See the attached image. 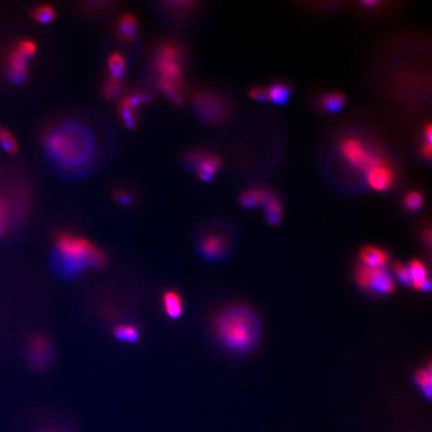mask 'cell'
<instances>
[{
    "instance_id": "f1b7e54d",
    "label": "cell",
    "mask_w": 432,
    "mask_h": 432,
    "mask_svg": "<svg viewBox=\"0 0 432 432\" xmlns=\"http://www.w3.org/2000/svg\"><path fill=\"white\" fill-rule=\"evenodd\" d=\"M0 144L6 152L10 153V154H17L18 152L17 141L8 130H6L0 137Z\"/></svg>"
},
{
    "instance_id": "836d02e7",
    "label": "cell",
    "mask_w": 432,
    "mask_h": 432,
    "mask_svg": "<svg viewBox=\"0 0 432 432\" xmlns=\"http://www.w3.org/2000/svg\"><path fill=\"white\" fill-rule=\"evenodd\" d=\"M114 197H116V201L120 204L121 206H130L135 202L134 195L126 190L117 191Z\"/></svg>"
},
{
    "instance_id": "d6a6232c",
    "label": "cell",
    "mask_w": 432,
    "mask_h": 432,
    "mask_svg": "<svg viewBox=\"0 0 432 432\" xmlns=\"http://www.w3.org/2000/svg\"><path fill=\"white\" fill-rule=\"evenodd\" d=\"M8 206L4 200L0 199V235L6 233L8 227Z\"/></svg>"
},
{
    "instance_id": "d590c367",
    "label": "cell",
    "mask_w": 432,
    "mask_h": 432,
    "mask_svg": "<svg viewBox=\"0 0 432 432\" xmlns=\"http://www.w3.org/2000/svg\"><path fill=\"white\" fill-rule=\"evenodd\" d=\"M422 153L423 157L426 159H431V143H427L423 144L422 147Z\"/></svg>"
},
{
    "instance_id": "8d00e7d4",
    "label": "cell",
    "mask_w": 432,
    "mask_h": 432,
    "mask_svg": "<svg viewBox=\"0 0 432 432\" xmlns=\"http://www.w3.org/2000/svg\"><path fill=\"white\" fill-rule=\"evenodd\" d=\"M6 128L2 127V126H0V137H1V135L3 134V132H6Z\"/></svg>"
},
{
    "instance_id": "ba28073f",
    "label": "cell",
    "mask_w": 432,
    "mask_h": 432,
    "mask_svg": "<svg viewBox=\"0 0 432 432\" xmlns=\"http://www.w3.org/2000/svg\"><path fill=\"white\" fill-rule=\"evenodd\" d=\"M341 152L352 168L366 173L382 159L379 155L369 152L368 148L354 137H348L342 141Z\"/></svg>"
},
{
    "instance_id": "52a82bcc",
    "label": "cell",
    "mask_w": 432,
    "mask_h": 432,
    "mask_svg": "<svg viewBox=\"0 0 432 432\" xmlns=\"http://www.w3.org/2000/svg\"><path fill=\"white\" fill-rule=\"evenodd\" d=\"M193 112L201 120L217 123L224 118L225 105L222 99L215 92L199 90L191 98Z\"/></svg>"
},
{
    "instance_id": "9c48e42d",
    "label": "cell",
    "mask_w": 432,
    "mask_h": 432,
    "mask_svg": "<svg viewBox=\"0 0 432 432\" xmlns=\"http://www.w3.org/2000/svg\"><path fill=\"white\" fill-rule=\"evenodd\" d=\"M26 357L33 368H48L53 359L51 342L44 335H35L27 343Z\"/></svg>"
},
{
    "instance_id": "30bf717a",
    "label": "cell",
    "mask_w": 432,
    "mask_h": 432,
    "mask_svg": "<svg viewBox=\"0 0 432 432\" xmlns=\"http://www.w3.org/2000/svg\"><path fill=\"white\" fill-rule=\"evenodd\" d=\"M186 163L191 170H197L202 181L211 180L222 166V161L216 155L204 152L188 153Z\"/></svg>"
},
{
    "instance_id": "83f0119b",
    "label": "cell",
    "mask_w": 432,
    "mask_h": 432,
    "mask_svg": "<svg viewBox=\"0 0 432 432\" xmlns=\"http://www.w3.org/2000/svg\"><path fill=\"white\" fill-rule=\"evenodd\" d=\"M423 204V197L418 191H409L405 195L404 198V206L405 208L411 213L417 211Z\"/></svg>"
},
{
    "instance_id": "4dcf8cb0",
    "label": "cell",
    "mask_w": 432,
    "mask_h": 432,
    "mask_svg": "<svg viewBox=\"0 0 432 432\" xmlns=\"http://www.w3.org/2000/svg\"><path fill=\"white\" fill-rule=\"evenodd\" d=\"M134 108L130 107L129 105L123 99L120 105L121 118L125 121V125L129 128H134L135 126V116Z\"/></svg>"
},
{
    "instance_id": "277c9868",
    "label": "cell",
    "mask_w": 432,
    "mask_h": 432,
    "mask_svg": "<svg viewBox=\"0 0 432 432\" xmlns=\"http://www.w3.org/2000/svg\"><path fill=\"white\" fill-rule=\"evenodd\" d=\"M237 237L224 222H213L200 227L195 235V247L202 260L219 262L233 254Z\"/></svg>"
},
{
    "instance_id": "d6986e66",
    "label": "cell",
    "mask_w": 432,
    "mask_h": 432,
    "mask_svg": "<svg viewBox=\"0 0 432 432\" xmlns=\"http://www.w3.org/2000/svg\"><path fill=\"white\" fill-rule=\"evenodd\" d=\"M114 336L117 341L127 342V343H135L138 341L139 330L136 326L128 323H121L116 325L114 330Z\"/></svg>"
},
{
    "instance_id": "8fae6325",
    "label": "cell",
    "mask_w": 432,
    "mask_h": 432,
    "mask_svg": "<svg viewBox=\"0 0 432 432\" xmlns=\"http://www.w3.org/2000/svg\"><path fill=\"white\" fill-rule=\"evenodd\" d=\"M366 179H368L369 186L373 190L382 192L390 188L395 183V173L388 162L382 157L366 172Z\"/></svg>"
},
{
    "instance_id": "ac0fdd59",
    "label": "cell",
    "mask_w": 432,
    "mask_h": 432,
    "mask_svg": "<svg viewBox=\"0 0 432 432\" xmlns=\"http://www.w3.org/2000/svg\"><path fill=\"white\" fill-rule=\"evenodd\" d=\"M319 103L325 111L336 114L341 111L345 105V98L339 92H328L321 96Z\"/></svg>"
},
{
    "instance_id": "f546056e",
    "label": "cell",
    "mask_w": 432,
    "mask_h": 432,
    "mask_svg": "<svg viewBox=\"0 0 432 432\" xmlns=\"http://www.w3.org/2000/svg\"><path fill=\"white\" fill-rule=\"evenodd\" d=\"M393 271H395L396 278L402 285L408 287H413L407 267H405L402 263H395V267H393Z\"/></svg>"
},
{
    "instance_id": "8992f818",
    "label": "cell",
    "mask_w": 432,
    "mask_h": 432,
    "mask_svg": "<svg viewBox=\"0 0 432 432\" xmlns=\"http://www.w3.org/2000/svg\"><path fill=\"white\" fill-rule=\"evenodd\" d=\"M355 281L361 289L377 296H388L395 290V280L386 269H371L360 265L355 271Z\"/></svg>"
},
{
    "instance_id": "4fadbf2b",
    "label": "cell",
    "mask_w": 432,
    "mask_h": 432,
    "mask_svg": "<svg viewBox=\"0 0 432 432\" xmlns=\"http://www.w3.org/2000/svg\"><path fill=\"white\" fill-rule=\"evenodd\" d=\"M360 260L364 267L381 269L386 267L388 261V254L384 249L368 245L360 251Z\"/></svg>"
},
{
    "instance_id": "5bb4252c",
    "label": "cell",
    "mask_w": 432,
    "mask_h": 432,
    "mask_svg": "<svg viewBox=\"0 0 432 432\" xmlns=\"http://www.w3.org/2000/svg\"><path fill=\"white\" fill-rule=\"evenodd\" d=\"M161 6V12L164 15H168L166 18H170V21H181L186 15L192 11L195 2L189 1H177V2H163L159 3Z\"/></svg>"
},
{
    "instance_id": "ffe728a7",
    "label": "cell",
    "mask_w": 432,
    "mask_h": 432,
    "mask_svg": "<svg viewBox=\"0 0 432 432\" xmlns=\"http://www.w3.org/2000/svg\"><path fill=\"white\" fill-rule=\"evenodd\" d=\"M263 206L265 207V215H267L269 224L271 225L279 224L281 218H282V206H281L278 198L272 193Z\"/></svg>"
},
{
    "instance_id": "d4e9b609",
    "label": "cell",
    "mask_w": 432,
    "mask_h": 432,
    "mask_svg": "<svg viewBox=\"0 0 432 432\" xmlns=\"http://www.w3.org/2000/svg\"><path fill=\"white\" fill-rule=\"evenodd\" d=\"M107 66L110 74L109 78L117 80H123V75L125 73V58L120 54H111L108 57Z\"/></svg>"
},
{
    "instance_id": "484cf974",
    "label": "cell",
    "mask_w": 432,
    "mask_h": 432,
    "mask_svg": "<svg viewBox=\"0 0 432 432\" xmlns=\"http://www.w3.org/2000/svg\"><path fill=\"white\" fill-rule=\"evenodd\" d=\"M123 90V83L121 80H114V78H107L103 83L102 92L105 98L114 100L120 96Z\"/></svg>"
},
{
    "instance_id": "cb8c5ba5",
    "label": "cell",
    "mask_w": 432,
    "mask_h": 432,
    "mask_svg": "<svg viewBox=\"0 0 432 432\" xmlns=\"http://www.w3.org/2000/svg\"><path fill=\"white\" fill-rule=\"evenodd\" d=\"M37 432H75L71 422H67L62 416H56L51 420H46L38 429Z\"/></svg>"
},
{
    "instance_id": "7c38bea8",
    "label": "cell",
    "mask_w": 432,
    "mask_h": 432,
    "mask_svg": "<svg viewBox=\"0 0 432 432\" xmlns=\"http://www.w3.org/2000/svg\"><path fill=\"white\" fill-rule=\"evenodd\" d=\"M162 305L165 314L172 321L180 318L183 314V299L177 290L168 289L162 294Z\"/></svg>"
},
{
    "instance_id": "44dd1931",
    "label": "cell",
    "mask_w": 432,
    "mask_h": 432,
    "mask_svg": "<svg viewBox=\"0 0 432 432\" xmlns=\"http://www.w3.org/2000/svg\"><path fill=\"white\" fill-rule=\"evenodd\" d=\"M414 378H415L416 384H417L418 388L422 391L423 396L427 400L431 399L432 395V372L431 366H429L427 368L418 369L415 375H414Z\"/></svg>"
},
{
    "instance_id": "6da1fadb",
    "label": "cell",
    "mask_w": 432,
    "mask_h": 432,
    "mask_svg": "<svg viewBox=\"0 0 432 432\" xmlns=\"http://www.w3.org/2000/svg\"><path fill=\"white\" fill-rule=\"evenodd\" d=\"M44 148L49 166L63 179L85 177L98 161L96 135L80 119H64L53 126L45 134Z\"/></svg>"
},
{
    "instance_id": "7402d4cb",
    "label": "cell",
    "mask_w": 432,
    "mask_h": 432,
    "mask_svg": "<svg viewBox=\"0 0 432 432\" xmlns=\"http://www.w3.org/2000/svg\"><path fill=\"white\" fill-rule=\"evenodd\" d=\"M407 269H408L411 285H413L411 287L417 289V287L422 285L424 281L429 280L426 267H424L422 261L417 260H411L408 267H407Z\"/></svg>"
},
{
    "instance_id": "2e32d148",
    "label": "cell",
    "mask_w": 432,
    "mask_h": 432,
    "mask_svg": "<svg viewBox=\"0 0 432 432\" xmlns=\"http://www.w3.org/2000/svg\"><path fill=\"white\" fill-rule=\"evenodd\" d=\"M272 193L264 189L254 188L245 191L240 197V202L246 208H254V207L264 206L267 200L269 199Z\"/></svg>"
},
{
    "instance_id": "1f68e13d",
    "label": "cell",
    "mask_w": 432,
    "mask_h": 432,
    "mask_svg": "<svg viewBox=\"0 0 432 432\" xmlns=\"http://www.w3.org/2000/svg\"><path fill=\"white\" fill-rule=\"evenodd\" d=\"M17 51H19L24 57H31V56L35 55L36 51L35 42H30V40H22V42L18 44Z\"/></svg>"
},
{
    "instance_id": "e575fe53",
    "label": "cell",
    "mask_w": 432,
    "mask_h": 432,
    "mask_svg": "<svg viewBox=\"0 0 432 432\" xmlns=\"http://www.w3.org/2000/svg\"><path fill=\"white\" fill-rule=\"evenodd\" d=\"M249 96L256 101L269 100V92L267 87H254L249 91Z\"/></svg>"
},
{
    "instance_id": "3957f363",
    "label": "cell",
    "mask_w": 432,
    "mask_h": 432,
    "mask_svg": "<svg viewBox=\"0 0 432 432\" xmlns=\"http://www.w3.org/2000/svg\"><path fill=\"white\" fill-rule=\"evenodd\" d=\"M215 333L225 350L242 354L251 352L260 343L262 323L252 308L236 305L218 315Z\"/></svg>"
},
{
    "instance_id": "7a4b0ae2",
    "label": "cell",
    "mask_w": 432,
    "mask_h": 432,
    "mask_svg": "<svg viewBox=\"0 0 432 432\" xmlns=\"http://www.w3.org/2000/svg\"><path fill=\"white\" fill-rule=\"evenodd\" d=\"M107 263L105 252L89 240L71 233L56 235L51 267L58 278L74 279L85 269H103Z\"/></svg>"
},
{
    "instance_id": "603a6c76",
    "label": "cell",
    "mask_w": 432,
    "mask_h": 432,
    "mask_svg": "<svg viewBox=\"0 0 432 432\" xmlns=\"http://www.w3.org/2000/svg\"><path fill=\"white\" fill-rule=\"evenodd\" d=\"M267 92H269V100L276 105H285L291 96L289 87L283 82L273 83L267 89Z\"/></svg>"
},
{
    "instance_id": "9a60e30c",
    "label": "cell",
    "mask_w": 432,
    "mask_h": 432,
    "mask_svg": "<svg viewBox=\"0 0 432 432\" xmlns=\"http://www.w3.org/2000/svg\"><path fill=\"white\" fill-rule=\"evenodd\" d=\"M27 58L17 49L9 55V80L15 83L22 82L26 78Z\"/></svg>"
},
{
    "instance_id": "5b68a950",
    "label": "cell",
    "mask_w": 432,
    "mask_h": 432,
    "mask_svg": "<svg viewBox=\"0 0 432 432\" xmlns=\"http://www.w3.org/2000/svg\"><path fill=\"white\" fill-rule=\"evenodd\" d=\"M152 71L159 89L177 99L183 74V56L179 47L170 44L161 45L153 57Z\"/></svg>"
},
{
    "instance_id": "e0dca14e",
    "label": "cell",
    "mask_w": 432,
    "mask_h": 432,
    "mask_svg": "<svg viewBox=\"0 0 432 432\" xmlns=\"http://www.w3.org/2000/svg\"><path fill=\"white\" fill-rule=\"evenodd\" d=\"M117 33L123 42H132L137 33V22L132 15H125L121 17L117 24Z\"/></svg>"
},
{
    "instance_id": "4316f807",
    "label": "cell",
    "mask_w": 432,
    "mask_h": 432,
    "mask_svg": "<svg viewBox=\"0 0 432 432\" xmlns=\"http://www.w3.org/2000/svg\"><path fill=\"white\" fill-rule=\"evenodd\" d=\"M33 17L38 24H48L55 17V11L48 6H38L33 10Z\"/></svg>"
}]
</instances>
